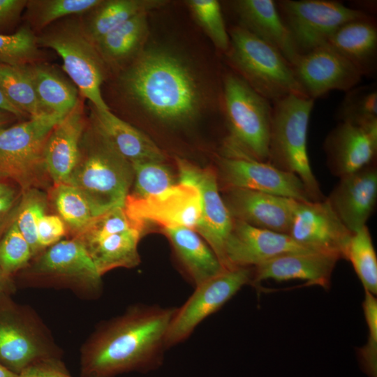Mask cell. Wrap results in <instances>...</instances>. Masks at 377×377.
Returning a JSON list of instances; mask_svg holds the SVG:
<instances>
[{"label": "cell", "instance_id": "1", "mask_svg": "<svg viewBox=\"0 0 377 377\" xmlns=\"http://www.w3.org/2000/svg\"><path fill=\"white\" fill-rule=\"evenodd\" d=\"M176 309L136 304L99 324L81 346L80 377H115L158 367Z\"/></svg>", "mask_w": 377, "mask_h": 377}, {"label": "cell", "instance_id": "2", "mask_svg": "<svg viewBox=\"0 0 377 377\" xmlns=\"http://www.w3.org/2000/svg\"><path fill=\"white\" fill-rule=\"evenodd\" d=\"M194 75L175 54L150 49L137 56L121 77L126 94L159 120L179 124L193 119L200 93Z\"/></svg>", "mask_w": 377, "mask_h": 377}, {"label": "cell", "instance_id": "3", "mask_svg": "<svg viewBox=\"0 0 377 377\" xmlns=\"http://www.w3.org/2000/svg\"><path fill=\"white\" fill-rule=\"evenodd\" d=\"M133 182L131 163L88 120L80 142L79 158L68 184L82 194L97 217L124 206Z\"/></svg>", "mask_w": 377, "mask_h": 377}, {"label": "cell", "instance_id": "4", "mask_svg": "<svg viewBox=\"0 0 377 377\" xmlns=\"http://www.w3.org/2000/svg\"><path fill=\"white\" fill-rule=\"evenodd\" d=\"M222 98L229 131L224 156L267 162L272 102L232 72L223 77Z\"/></svg>", "mask_w": 377, "mask_h": 377}, {"label": "cell", "instance_id": "5", "mask_svg": "<svg viewBox=\"0 0 377 377\" xmlns=\"http://www.w3.org/2000/svg\"><path fill=\"white\" fill-rule=\"evenodd\" d=\"M314 100L293 94L272 102L267 162L296 175L312 201L325 199L311 168L307 149L308 128Z\"/></svg>", "mask_w": 377, "mask_h": 377}, {"label": "cell", "instance_id": "6", "mask_svg": "<svg viewBox=\"0 0 377 377\" xmlns=\"http://www.w3.org/2000/svg\"><path fill=\"white\" fill-rule=\"evenodd\" d=\"M63 351L31 306L0 294V364L18 375L34 364L61 360Z\"/></svg>", "mask_w": 377, "mask_h": 377}, {"label": "cell", "instance_id": "7", "mask_svg": "<svg viewBox=\"0 0 377 377\" xmlns=\"http://www.w3.org/2000/svg\"><path fill=\"white\" fill-rule=\"evenodd\" d=\"M32 260L20 272L24 287L68 289L85 300L97 299L103 293L102 276L76 238L60 240Z\"/></svg>", "mask_w": 377, "mask_h": 377}, {"label": "cell", "instance_id": "8", "mask_svg": "<svg viewBox=\"0 0 377 377\" xmlns=\"http://www.w3.org/2000/svg\"><path fill=\"white\" fill-rule=\"evenodd\" d=\"M228 33L226 54L237 74L256 91L272 103L290 94H304L291 64L278 50L238 26Z\"/></svg>", "mask_w": 377, "mask_h": 377}, {"label": "cell", "instance_id": "9", "mask_svg": "<svg viewBox=\"0 0 377 377\" xmlns=\"http://www.w3.org/2000/svg\"><path fill=\"white\" fill-rule=\"evenodd\" d=\"M37 37L39 47L54 50L62 59V68L91 105L110 110L101 94L105 63L95 45L83 31L80 15L59 20Z\"/></svg>", "mask_w": 377, "mask_h": 377}, {"label": "cell", "instance_id": "10", "mask_svg": "<svg viewBox=\"0 0 377 377\" xmlns=\"http://www.w3.org/2000/svg\"><path fill=\"white\" fill-rule=\"evenodd\" d=\"M63 118L50 114L0 128V179L13 180L22 191L35 188L46 172L45 142Z\"/></svg>", "mask_w": 377, "mask_h": 377}, {"label": "cell", "instance_id": "11", "mask_svg": "<svg viewBox=\"0 0 377 377\" xmlns=\"http://www.w3.org/2000/svg\"><path fill=\"white\" fill-rule=\"evenodd\" d=\"M276 3L298 56L325 45L343 24L370 16L337 1L279 0Z\"/></svg>", "mask_w": 377, "mask_h": 377}, {"label": "cell", "instance_id": "12", "mask_svg": "<svg viewBox=\"0 0 377 377\" xmlns=\"http://www.w3.org/2000/svg\"><path fill=\"white\" fill-rule=\"evenodd\" d=\"M253 267H237L195 286L184 305L176 309L165 337L166 348L186 339L206 318L218 311L244 286L251 284Z\"/></svg>", "mask_w": 377, "mask_h": 377}, {"label": "cell", "instance_id": "13", "mask_svg": "<svg viewBox=\"0 0 377 377\" xmlns=\"http://www.w3.org/2000/svg\"><path fill=\"white\" fill-rule=\"evenodd\" d=\"M179 182L194 185L202 200V212L196 231L214 251L227 269L224 247L232 230L233 219L219 193L218 175L212 168H201L176 158Z\"/></svg>", "mask_w": 377, "mask_h": 377}, {"label": "cell", "instance_id": "14", "mask_svg": "<svg viewBox=\"0 0 377 377\" xmlns=\"http://www.w3.org/2000/svg\"><path fill=\"white\" fill-rule=\"evenodd\" d=\"M352 234L325 198L320 201H297L288 235L312 251L346 260Z\"/></svg>", "mask_w": 377, "mask_h": 377}, {"label": "cell", "instance_id": "15", "mask_svg": "<svg viewBox=\"0 0 377 377\" xmlns=\"http://www.w3.org/2000/svg\"><path fill=\"white\" fill-rule=\"evenodd\" d=\"M124 207L135 221L155 223L163 228L185 227L195 230L201 217L202 200L196 186L179 182L146 198L128 195Z\"/></svg>", "mask_w": 377, "mask_h": 377}, {"label": "cell", "instance_id": "16", "mask_svg": "<svg viewBox=\"0 0 377 377\" xmlns=\"http://www.w3.org/2000/svg\"><path fill=\"white\" fill-rule=\"evenodd\" d=\"M219 175L225 189L244 188L291 198L312 201L301 179L268 162L223 156L218 161Z\"/></svg>", "mask_w": 377, "mask_h": 377}, {"label": "cell", "instance_id": "17", "mask_svg": "<svg viewBox=\"0 0 377 377\" xmlns=\"http://www.w3.org/2000/svg\"><path fill=\"white\" fill-rule=\"evenodd\" d=\"M291 66L303 93L314 101L331 91L346 92L362 77L354 66L326 45L299 55Z\"/></svg>", "mask_w": 377, "mask_h": 377}, {"label": "cell", "instance_id": "18", "mask_svg": "<svg viewBox=\"0 0 377 377\" xmlns=\"http://www.w3.org/2000/svg\"><path fill=\"white\" fill-rule=\"evenodd\" d=\"M312 251L288 234L251 226L233 219L224 247L227 269L254 267L275 257L296 252Z\"/></svg>", "mask_w": 377, "mask_h": 377}, {"label": "cell", "instance_id": "19", "mask_svg": "<svg viewBox=\"0 0 377 377\" xmlns=\"http://www.w3.org/2000/svg\"><path fill=\"white\" fill-rule=\"evenodd\" d=\"M327 163L338 177L374 162L377 154V121L362 126L341 121L323 142Z\"/></svg>", "mask_w": 377, "mask_h": 377}, {"label": "cell", "instance_id": "20", "mask_svg": "<svg viewBox=\"0 0 377 377\" xmlns=\"http://www.w3.org/2000/svg\"><path fill=\"white\" fill-rule=\"evenodd\" d=\"M232 219L254 227L288 234L297 200L244 188L225 189Z\"/></svg>", "mask_w": 377, "mask_h": 377}, {"label": "cell", "instance_id": "21", "mask_svg": "<svg viewBox=\"0 0 377 377\" xmlns=\"http://www.w3.org/2000/svg\"><path fill=\"white\" fill-rule=\"evenodd\" d=\"M327 199L350 232L353 233L366 226L377 200V170L374 162L340 177Z\"/></svg>", "mask_w": 377, "mask_h": 377}, {"label": "cell", "instance_id": "22", "mask_svg": "<svg viewBox=\"0 0 377 377\" xmlns=\"http://www.w3.org/2000/svg\"><path fill=\"white\" fill-rule=\"evenodd\" d=\"M337 256L316 251L283 254L253 267L251 284L257 287L263 281H306V284L319 286L326 290L330 287L332 272Z\"/></svg>", "mask_w": 377, "mask_h": 377}, {"label": "cell", "instance_id": "23", "mask_svg": "<svg viewBox=\"0 0 377 377\" xmlns=\"http://www.w3.org/2000/svg\"><path fill=\"white\" fill-rule=\"evenodd\" d=\"M87 124L80 100L50 133L44 147L43 161L54 186L68 184L79 158L80 142Z\"/></svg>", "mask_w": 377, "mask_h": 377}, {"label": "cell", "instance_id": "24", "mask_svg": "<svg viewBox=\"0 0 377 377\" xmlns=\"http://www.w3.org/2000/svg\"><path fill=\"white\" fill-rule=\"evenodd\" d=\"M89 121L111 147L129 163L165 161L163 152L151 139L117 117L110 110H100L90 104Z\"/></svg>", "mask_w": 377, "mask_h": 377}, {"label": "cell", "instance_id": "25", "mask_svg": "<svg viewBox=\"0 0 377 377\" xmlns=\"http://www.w3.org/2000/svg\"><path fill=\"white\" fill-rule=\"evenodd\" d=\"M239 25L278 50L292 65L298 57L276 1L237 0L230 3Z\"/></svg>", "mask_w": 377, "mask_h": 377}, {"label": "cell", "instance_id": "26", "mask_svg": "<svg viewBox=\"0 0 377 377\" xmlns=\"http://www.w3.org/2000/svg\"><path fill=\"white\" fill-rule=\"evenodd\" d=\"M326 45L348 60L362 76L371 77L377 69V23L367 16L341 25Z\"/></svg>", "mask_w": 377, "mask_h": 377}, {"label": "cell", "instance_id": "27", "mask_svg": "<svg viewBox=\"0 0 377 377\" xmlns=\"http://www.w3.org/2000/svg\"><path fill=\"white\" fill-rule=\"evenodd\" d=\"M190 281L197 286L227 270L208 244L194 230L163 228Z\"/></svg>", "mask_w": 377, "mask_h": 377}, {"label": "cell", "instance_id": "28", "mask_svg": "<svg viewBox=\"0 0 377 377\" xmlns=\"http://www.w3.org/2000/svg\"><path fill=\"white\" fill-rule=\"evenodd\" d=\"M145 228H131L84 245L101 276L115 268H133L140 263L138 246Z\"/></svg>", "mask_w": 377, "mask_h": 377}, {"label": "cell", "instance_id": "29", "mask_svg": "<svg viewBox=\"0 0 377 377\" xmlns=\"http://www.w3.org/2000/svg\"><path fill=\"white\" fill-rule=\"evenodd\" d=\"M160 0H107L80 15L84 33L94 44L133 16L165 4Z\"/></svg>", "mask_w": 377, "mask_h": 377}, {"label": "cell", "instance_id": "30", "mask_svg": "<svg viewBox=\"0 0 377 377\" xmlns=\"http://www.w3.org/2000/svg\"><path fill=\"white\" fill-rule=\"evenodd\" d=\"M38 98L49 114L64 117L80 101L77 89L52 68L42 64L27 65Z\"/></svg>", "mask_w": 377, "mask_h": 377}, {"label": "cell", "instance_id": "31", "mask_svg": "<svg viewBox=\"0 0 377 377\" xmlns=\"http://www.w3.org/2000/svg\"><path fill=\"white\" fill-rule=\"evenodd\" d=\"M147 31V13L119 25L94 44L104 63L118 64L138 52Z\"/></svg>", "mask_w": 377, "mask_h": 377}, {"label": "cell", "instance_id": "32", "mask_svg": "<svg viewBox=\"0 0 377 377\" xmlns=\"http://www.w3.org/2000/svg\"><path fill=\"white\" fill-rule=\"evenodd\" d=\"M27 66L0 63V89L29 119L50 114L38 98Z\"/></svg>", "mask_w": 377, "mask_h": 377}, {"label": "cell", "instance_id": "33", "mask_svg": "<svg viewBox=\"0 0 377 377\" xmlns=\"http://www.w3.org/2000/svg\"><path fill=\"white\" fill-rule=\"evenodd\" d=\"M101 0H29L27 17L36 29L43 30L64 18L81 15Z\"/></svg>", "mask_w": 377, "mask_h": 377}, {"label": "cell", "instance_id": "34", "mask_svg": "<svg viewBox=\"0 0 377 377\" xmlns=\"http://www.w3.org/2000/svg\"><path fill=\"white\" fill-rule=\"evenodd\" d=\"M364 290L377 293V258L367 226L351 235L346 253Z\"/></svg>", "mask_w": 377, "mask_h": 377}, {"label": "cell", "instance_id": "35", "mask_svg": "<svg viewBox=\"0 0 377 377\" xmlns=\"http://www.w3.org/2000/svg\"><path fill=\"white\" fill-rule=\"evenodd\" d=\"M52 199L61 219L77 236L96 218L82 195L74 186L63 184L54 186Z\"/></svg>", "mask_w": 377, "mask_h": 377}, {"label": "cell", "instance_id": "36", "mask_svg": "<svg viewBox=\"0 0 377 377\" xmlns=\"http://www.w3.org/2000/svg\"><path fill=\"white\" fill-rule=\"evenodd\" d=\"M336 117L339 122L362 126L377 121V87L376 84L356 86L346 92Z\"/></svg>", "mask_w": 377, "mask_h": 377}, {"label": "cell", "instance_id": "37", "mask_svg": "<svg viewBox=\"0 0 377 377\" xmlns=\"http://www.w3.org/2000/svg\"><path fill=\"white\" fill-rule=\"evenodd\" d=\"M46 206V195L36 188H29L22 191L14 218L17 228L31 247L33 258L43 251L37 239V226L45 214Z\"/></svg>", "mask_w": 377, "mask_h": 377}, {"label": "cell", "instance_id": "38", "mask_svg": "<svg viewBox=\"0 0 377 377\" xmlns=\"http://www.w3.org/2000/svg\"><path fill=\"white\" fill-rule=\"evenodd\" d=\"M133 191L136 198H146L163 192L175 184L170 170L163 162L140 161L131 163Z\"/></svg>", "mask_w": 377, "mask_h": 377}, {"label": "cell", "instance_id": "39", "mask_svg": "<svg viewBox=\"0 0 377 377\" xmlns=\"http://www.w3.org/2000/svg\"><path fill=\"white\" fill-rule=\"evenodd\" d=\"M40 53L37 37L29 27L12 34H0V63L25 66L37 63Z\"/></svg>", "mask_w": 377, "mask_h": 377}, {"label": "cell", "instance_id": "40", "mask_svg": "<svg viewBox=\"0 0 377 377\" xmlns=\"http://www.w3.org/2000/svg\"><path fill=\"white\" fill-rule=\"evenodd\" d=\"M188 5L215 47L226 53L230 47V36L220 3L216 0H190Z\"/></svg>", "mask_w": 377, "mask_h": 377}, {"label": "cell", "instance_id": "41", "mask_svg": "<svg viewBox=\"0 0 377 377\" xmlns=\"http://www.w3.org/2000/svg\"><path fill=\"white\" fill-rule=\"evenodd\" d=\"M32 259L31 247L13 221L0 239V268L14 278Z\"/></svg>", "mask_w": 377, "mask_h": 377}, {"label": "cell", "instance_id": "42", "mask_svg": "<svg viewBox=\"0 0 377 377\" xmlns=\"http://www.w3.org/2000/svg\"><path fill=\"white\" fill-rule=\"evenodd\" d=\"M138 226H146V223L131 219L124 206L117 207L94 219L82 232L73 238L85 245Z\"/></svg>", "mask_w": 377, "mask_h": 377}, {"label": "cell", "instance_id": "43", "mask_svg": "<svg viewBox=\"0 0 377 377\" xmlns=\"http://www.w3.org/2000/svg\"><path fill=\"white\" fill-rule=\"evenodd\" d=\"M362 308L369 332L366 344L357 349V356L364 372L377 377V300L367 290Z\"/></svg>", "mask_w": 377, "mask_h": 377}, {"label": "cell", "instance_id": "44", "mask_svg": "<svg viewBox=\"0 0 377 377\" xmlns=\"http://www.w3.org/2000/svg\"><path fill=\"white\" fill-rule=\"evenodd\" d=\"M66 233V228L61 217L45 214L38 221L37 239L42 251L57 243Z\"/></svg>", "mask_w": 377, "mask_h": 377}, {"label": "cell", "instance_id": "45", "mask_svg": "<svg viewBox=\"0 0 377 377\" xmlns=\"http://www.w3.org/2000/svg\"><path fill=\"white\" fill-rule=\"evenodd\" d=\"M17 377H73L62 360L43 362L29 367Z\"/></svg>", "mask_w": 377, "mask_h": 377}, {"label": "cell", "instance_id": "46", "mask_svg": "<svg viewBox=\"0 0 377 377\" xmlns=\"http://www.w3.org/2000/svg\"><path fill=\"white\" fill-rule=\"evenodd\" d=\"M20 198L15 190L0 197V239L14 221Z\"/></svg>", "mask_w": 377, "mask_h": 377}, {"label": "cell", "instance_id": "47", "mask_svg": "<svg viewBox=\"0 0 377 377\" xmlns=\"http://www.w3.org/2000/svg\"><path fill=\"white\" fill-rule=\"evenodd\" d=\"M27 4V0H0V29L15 24Z\"/></svg>", "mask_w": 377, "mask_h": 377}, {"label": "cell", "instance_id": "48", "mask_svg": "<svg viewBox=\"0 0 377 377\" xmlns=\"http://www.w3.org/2000/svg\"><path fill=\"white\" fill-rule=\"evenodd\" d=\"M350 6L352 8L357 10L366 15L374 16L376 13V1H353Z\"/></svg>", "mask_w": 377, "mask_h": 377}, {"label": "cell", "instance_id": "49", "mask_svg": "<svg viewBox=\"0 0 377 377\" xmlns=\"http://www.w3.org/2000/svg\"><path fill=\"white\" fill-rule=\"evenodd\" d=\"M0 110L8 112L13 114L17 118L28 117L22 111L18 110L9 100L5 96L0 89Z\"/></svg>", "mask_w": 377, "mask_h": 377}, {"label": "cell", "instance_id": "50", "mask_svg": "<svg viewBox=\"0 0 377 377\" xmlns=\"http://www.w3.org/2000/svg\"><path fill=\"white\" fill-rule=\"evenodd\" d=\"M17 289L14 278L7 276L0 268V294H13Z\"/></svg>", "mask_w": 377, "mask_h": 377}, {"label": "cell", "instance_id": "51", "mask_svg": "<svg viewBox=\"0 0 377 377\" xmlns=\"http://www.w3.org/2000/svg\"><path fill=\"white\" fill-rule=\"evenodd\" d=\"M15 117L13 114L0 110V128L5 127L7 124L10 123Z\"/></svg>", "mask_w": 377, "mask_h": 377}, {"label": "cell", "instance_id": "52", "mask_svg": "<svg viewBox=\"0 0 377 377\" xmlns=\"http://www.w3.org/2000/svg\"><path fill=\"white\" fill-rule=\"evenodd\" d=\"M0 377H17V375L0 364Z\"/></svg>", "mask_w": 377, "mask_h": 377}, {"label": "cell", "instance_id": "53", "mask_svg": "<svg viewBox=\"0 0 377 377\" xmlns=\"http://www.w3.org/2000/svg\"><path fill=\"white\" fill-rule=\"evenodd\" d=\"M14 189L10 186L4 183H0V197H2L8 193L13 191Z\"/></svg>", "mask_w": 377, "mask_h": 377}]
</instances>
